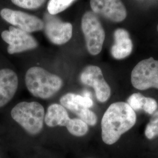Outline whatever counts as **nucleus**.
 I'll use <instances>...</instances> for the list:
<instances>
[{
  "label": "nucleus",
  "mask_w": 158,
  "mask_h": 158,
  "mask_svg": "<svg viewBox=\"0 0 158 158\" xmlns=\"http://www.w3.org/2000/svg\"><path fill=\"white\" fill-rule=\"evenodd\" d=\"M0 15L7 23L28 33L39 31L44 27V21L38 17L20 11L4 8Z\"/></svg>",
  "instance_id": "nucleus-9"
},
{
  "label": "nucleus",
  "mask_w": 158,
  "mask_h": 158,
  "mask_svg": "<svg viewBox=\"0 0 158 158\" xmlns=\"http://www.w3.org/2000/svg\"><path fill=\"white\" fill-rule=\"evenodd\" d=\"M131 80L136 89H158V60L149 57L139 62L133 69Z\"/></svg>",
  "instance_id": "nucleus-5"
},
{
  "label": "nucleus",
  "mask_w": 158,
  "mask_h": 158,
  "mask_svg": "<svg viewBox=\"0 0 158 158\" xmlns=\"http://www.w3.org/2000/svg\"><path fill=\"white\" fill-rule=\"evenodd\" d=\"M157 30H158V26H157Z\"/></svg>",
  "instance_id": "nucleus-22"
},
{
  "label": "nucleus",
  "mask_w": 158,
  "mask_h": 158,
  "mask_svg": "<svg viewBox=\"0 0 158 158\" xmlns=\"http://www.w3.org/2000/svg\"><path fill=\"white\" fill-rule=\"evenodd\" d=\"M92 11L113 23H120L127 16L121 0H90Z\"/></svg>",
  "instance_id": "nucleus-10"
},
{
  "label": "nucleus",
  "mask_w": 158,
  "mask_h": 158,
  "mask_svg": "<svg viewBox=\"0 0 158 158\" xmlns=\"http://www.w3.org/2000/svg\"><path fill=\"white\" fill-rule=\"evenodd\" d=\"M145 135L149 139L158 135V111L154 113L150 123L147 125Z\"/></svg>",
  "instance_id": "nucleus-17"
},
{
  "label": "nucleus",
  "mask_w": 158,
  "mask_h": 158,
  "mask_svg": "<svg viewBox=\"0 0 158 158\" xmlns=\"http://www.w3.org/2000/svg\"><path fill=\"white\" fill-rule=\"evenodd\" d=\"M135 111L125 102L111 104L102 118V137L107 145H113L118 141L121 136L135 124Z\"/></svg>",
  "instance_id": "nucleus-1"
},
{
  "label": "nucleus",
  "mask_w": 158,
  "mask_h": 158,
  "mask_svg": "<svg viewBox=\"0 0 158 158\" xmlns=\"http://www.w3.org/2000/svg\"><path fill=\"white\" fill-rule=\"evenodd\" d=\"M44 31L46 37L55 45H61L69 42L73 34V27L55 15L47 13L44 17Z\"/></svg>",
  "instance_id": "nucleus-7"
},
{
  "label": "nucleus",
  "mask_w": 158,
  "mask_h": 158,
  "mask_svg": "<svg viewBox=\"0 0 158 158\" xmlns=\"http://www.w3.org/2000/svg\"><path fill=\"white\" fill-rule=\"evenodd\" d=\"M75 0H49L48 4V13L55 15L64 11Z\"/></svg>",
  "instance_id": "nucleus-16"
},
{
  "label": "nucleus",
  "mask_w": 158,
  "mask_h": 158,
  "mask_svg": "<svg viewBox=\"0 0 158 158\" xmlns=\"http://www.w3.org/2000/svg\"><path fill=\"white\" fill-rule=\"evenodd\" d=\"M25 85L30 93L42 99H49L61 89L63 80L44 68L34 66L25 74Z\"/></svg>",
  "instance_id": "nucleus-2"
},
{
  "label": "nucleus",
  "mask_w": 158,
  "mask_h": 158,
  "mask_svg": "<svg viewBox=\"0 0 158 158\" xmlns=\"http://www.w3.org/2000/svg\"><path fill=\"white\" fill-rule=\"evenodd\" d=\"M145 97L140 93H134L128 99V104L134 111L143 108L145 102Z\"/></svg>",
  "instance_id": "nucleus-19"
},
{
  "label": "nucleus",
  "mask_w": 158,
  "mask_h": 158,
  "mask_svg": "<svg viewBox=\"0 0 158 158\" xmlns=\"http://www.w3.org/2000/svg\"><path fill=\"white\" fill-rule=\"evenodd\" d=\"M70 119L66 109L61 104L55 103L49 106L44 121L49 127H66Z\"/></svg>",
  "instance_id": "nucleus-14"
},
{
  "label": "nucleus",
  "mask_w": 158,
  "mask_h": 158,
  "mask_svg": "<svg viewBox=\"0 0 158 158\" xmlns=\"http://www.w3.org/2000/svg\"><path fill=\"white\" fill-rule=\"evenodd\" d=\"M81 29L89 53L93 56L98 55L102 48L106 33L97 15L90 11L85 12L81 19Z\"/></svg>",
  "instance_id": "nucleus-4"
},
{
  "label": "nucleus",
  "mask_w": 158,
  "mask_h": 158,
  "mask_svg": "<svg viewBox=\"0 0 158 158\" xmlns=\"http://www.w3.org/2000/svg\"><path fill=\"white\" fill-rule=\"evenodd\" d=\"M74 93H69L63 96L60 99V104L77 115L88 125L94 126L97 124V117L95 113L89 108L83 107L79 105L74 99Z\"/></svg>",
  "instance_id": "nucleus-13"
},
{
  "label": "nucleus",
  "mask_w": 158,
  "mask_h": 158,
  "mask_svg": "<svg viewBox=\"0 0 158 158\" xmlns=\"http://www.w3.org/2000/svg\"><path fill=\"white\" fill-rule=\"evenodd\" d=\"M158 108V103L156 100L152 98L146 97L143 108L146 113L149 114H152Z\"/></svg>",
  "instance_id": "nucleus-21"
},
{
  "label": "nucleus",
  "mask_w": 158,
  "mask_h": 158,
  "mask_svg": "<svg viewBox=\"0 0 158 158\" xmlns=\"http://www.w3.org/2000/svg\"><path fill=\"white\" fill-rule=\"evenodd\" d=\"M114 44L111 47V54L115 59H123L130 56L133 44L129 32L125 29H117L114 33Z\"/></svg>",
  "instance_id": "nucleus-12"
},
{
  "label": "nucleus",
  "mask_w": 158,
  "mask_h": 158,
  "mask_svg": "<svg viewBox=\"0 0 158 158\" xmlns=\"http://www.w3.org/2000/svg\"><path fill=\"white\" fill-rule=\"evenodd\" d=\"M80 79L82 84L93 88L98 102H105L110 97L111 88L104 78L102 69L98 66H86L80 74Z\"/></svg>",
  "instance_id": "nucleus-6"
},
{
  "label": "nucleus",
  "mask_w": 158,
  "mask_h": 158,
  "mask_svg": "<svg viewBox=\"0 0 158 158\" xmlns=\"http://www.w3.org/2000/svg\"><path fill=\"white\" fill-rule=\"evenodd\" d=\"M1 38L9 45L7 52L10 55L32 50L38 45L37 41L29 33L14 27H10L8 31H2Z\"/></svg>",
  "instance_id": "nucleus-8"
},
{
  "label": "nucleus",
  "mask_w": 158,
  "mask_h": 158,
  "mask_svg": "<svg viewBox=\"0 0 158 158\" xmlns=\"http://www.w3.org/2000/svg\"><path fill=\"white\" fill-rule=\"evenodd\" d=\"M74 99L79 105L86 108H90L93 106V102L89 96H82L74 93Z\"/></svg>",
  "instance_id": "nucleus-20"
},
{
  "label": "nucleus",
  "mask_w": 158,
  "mask_h": 158,
  "mask_svg": "<svg viewBox=\"0 0 158 158\" xmlns=\"http://www.w3.org/2000/svg\"><path fill=\"white\" fill-rule=\"evenodd\" d=\"M18 85L16 73L10 69L0 70V108L10 102L15 96Z\"/></svg>",
  "instance_id": "nucleus-11"
},
{
  "label": "nucleus",
  "mask_w": 158,
  "mask_h": 158,
  "mask_svg": "<svg viewBox=\"0 0 158 158\" xmlns=\"http://www.w3.org/2000/svg\"><path fill=\"white\" fill-rule=\"evenodd\" d=\"M66 127L70 134L79 137L85 135L89 131L88 125L80 118L70 119Z\"/></svg>",
  "instance_id": "nucleus-15"
},
{
  "label": "nucleus",
  "mask_w": 158,
  "mask_h": 158,
  "mask_svg": "<svg viewBox=\"0 0 158 158\" xmlns=\"http://www.w3.org/2000/svg\"><path fill=\"white\" fill-rule=\"evenodd\" d=\"M11 115L29 134L37 135L43 129L45 110L38 102H19L12 109Z\"/></svg>",
  "instance_id": "nucleus-3"
},
{
  "label": "nucleus",
  "mask_w": 158,
  "mask_h": 158,
  "mask_svg": "<svg viewBox=\"0 0 158 158\" xmlns=\"http://www.w3.org/2000/svg\"><path fill=\"white\" fill-rule=\"evenodd\" d=\"M46 0H11L12 2L21 8L36 10L42 6Z\"/></svg>",
  "instance_id": "nucleus-18"
}]
</instances>
